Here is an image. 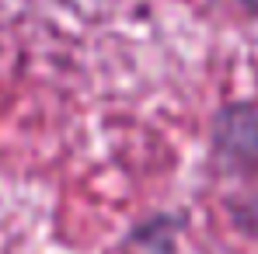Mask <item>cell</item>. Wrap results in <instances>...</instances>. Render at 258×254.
<instances>
[{"mask_svg": "<svg viewBox=\"0 0 258 254\" xmlns=\"http://www.w3.org/2000/svg\"><path fill=\"white\" fill-rule=\"evenodd\" d=\"M213 150L230 171H258V108L234 101L213 122Z\"/></svg>", "mask_w": 258, "mask_h": 254, "instance_id": "1", "label": "cell"}]
</instances>
